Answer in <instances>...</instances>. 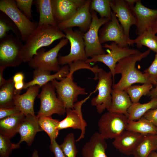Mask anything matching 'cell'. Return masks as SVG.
Returning <instances> with one entry per match:
<instances>
[{"label":"cell","instance_id":"cell-45","mask_svg":"<svg viewBox=\"0 0 157 157\" xmlns=\"http://www.w3.org/2000/svg\"><path fill=\"white\" fill-rule=\"evenodd\" d=\"M151 90L147 96L151 99L157 96V84Z\"/></svg>","mask_w":157,"mask_h":157},{"label":"cell","instance_id":"cell-36","mask_svg":"<svg viewBox=\"0 0 157 157\" xmlns=\"http://www.w3.org/2000/svg\"><path fill=\"white\" fill-rule=\"evenodd\" d=\"M74 134L70 133L68 134L64 139L60 147L65 157H76L78 153Z\"/></svg>","mask_w":157,"mask_h":157},{"label":"cell","instance_id":"cell-49","mask_svg":"<svg viewBox=\"0 0 157 157\" xmlns=\"http://www.w3.org/2000/svg\"><path fill=\"white\" fill-rule=\"evenodd\" d=\"M31 157H39L38 152L37 150H34Z\"/></svg>","mask_w":157,"mask_h":157},{"label":"cell","instance_id":"cell-26","mask_svg":"<svg viewBox=\"0 0 157 157\" xmlns=\"http://www.w3.org/2000/svg\"><path fill=\"white\" fill-rule=\"evenodd\" d=\"M25 115L22 113L0 120V133L11 138L18 133L19 128Z\"/></svg>","mask_w":157,"mask_h":157},{"label":"cell","instance_id":"cell-10","mask_svg":"<svg viewBox=\"0 0 157 157\" xmlns=\"http://www.w3.org/2000/svg\"><path fill=\"white\" fill-rule=\"evenodd\" d=\"M73 74L69 72L66 77L60 81L55 79L51 82L56 90L57 97L63 103L66 109L73 107L77 102L78 95L88 94L85 88L78 85L74 81L72 78Z\"/></svg>","mask_w":157,"mask_h":157},{"label":"cell","instance_id":"cell-23","mask_svg":"<svg viewBox=\"0 0 157 157\" xmlns=\"http://www.w3.org/2000/svg\"><path fill=\"white\" fill-rule=\"evenodd\" d=\"M107 147L106 139L98 132H95L83 146L81 151L82 157H107Z\"/></svg>","mask_w":157,"mask_h":157},{"label":"cell","instance_id":"cell-11","mask_svg":"<svg viewBox=\"0 0 157 157\" xmlns=\"http://www.w3.org/2000/svg\"><path fill=\"white\" fill-rule=\"evenodd\" d=\"M90 11L92 22L88 30L84 33L83 36L85 45V50L88 58L106 54L99 42V32L100 27L110 20L106 18H99L95 11Z\"/></svg>","mask_w":157,"mask_h":157},{"label":"cell","instance_id":"cell-3","mask_svg":"<svg viewBox=\"0 0 157 157\" xmlns=\"http://www.w3.org/2000/svg\"><path fill=\"white\" fill-rule=\"evenodd\" d=\"M22 42L12 34L0 39V68L5 69L8 67H15L23 62L21 54L24 45Z\"/></svg>","mask_w":157,"mask_h":157},{"label":"cell","instance_id":"cell-50","mask_svg":"<svg viewBox=\"0 0 157 157\" xmlns=\"http://www.w3.org/2000/svg\"><path fill=\"white\" fill-rule=\"evenodd\" d=\"M148 157H157V153L156 151H152L149 155Z\"/></svg>","mask_w":157,"mask_h":157},{"label":"cell","instance_id":"cell-39","mask_svg":"<svg viewBox=\"0 0 157 157\" xmlns=\"http://www.w3.org/2000/svg\"><path fill=\"white\" fill-rule=\"evenodd\" d=\"M144 73L152 81L153 85L157 84V54L151 65L144 70Z\"/></svg>","mask_w":157,"mask_h":157},{"label":"cell","instance_id":"cell-5","mask_svg":"<svg viewBox=\"0 0 157 157\" xmlns=\"http://www.w3.org/2000/svg\"><path fill=\"white\" fill-rule=\"evenodd\" d=\"M0 10L15 24L21 34V40L25 42L38 26V24L28 19L18 8L15 0H1Z\"/></svg>","mask_w":157,"mask_h":157},{"label":"cell","instance_id":"cell-40","mask_svg":"<svg viewBox=\"0 0 157 157\" xmlns=\"http://www.w3.org/2000/svg\"><path fill=\"white\" fill-rule=\"evenodd\" d=\"M21 113L15 105L0 107V120Z\"/></svg>","mask_w":157,"mask_h":157},{"label":"cell","instance_id":"cell-25","mask_svg":"<svg viewBox=\"0 0 157 157\" xmlns=\"http://www.w3.org/2000/svg\"><path fill=\"white\" fill-rule=\"evenodd\" d=\"M33 2L39 13L38 26L43 25L57 26L53 15L51 0H36Z\"/></svg>","mask_w":157,"mask_h":157},{"label":"cell","instance_id":"cell-6","mask_svg":"<svg viewBox=\"0 0 157 157\" xmlns=\"http://www.w3.org/2000/svg\"><path fill=\"white\" fill-rule=\"evenodd\" d=\"M97 76L98 83L95 90L91 93L98 91V93L92 99L91 103L92 105L95 107L97 112L100 114L106 109L108 111L110 110L113 80L111 72L110 71L107 72L102 68L98 73Z\"/></svg>","mask_w":157,"mask_h":157},{"label":"cell","instance_id":"cell-47","mask_svg":"<svg viewBox=\"0 0 157 157\" xmlns=\"http://www.w3.org/2000/svg\"><path fill=\"white\" fill-rule=\"evenodd\" d=\"M138 0H125V1L128 5L130 8L133 6Z\"/></svg>","mask_w":157,"mask_h":157},{"label":"cell","instance_id":"cell-30","mask_svg":"<svg viewBox=\"0 0 157 157\" xmlns=\"http://www.w3.org/2000/svg\"><path fill=\"white\" fill-rule=\"evenodd\" d=\"M19 94L15 90L13 79L6 80L0 86V107L15 105V97Z\"/></svg>","mask_w":157,"mask_h":157},{"label":"cell","instance_id":"cell-7","mask_svg":"<svg viewBox=\"0 0 157 157\" xmlns=\"http://www.w3.org/2000/svg\"><path fill=\"white\" fill-rule=\"evenodd\" d=\"M41 88V92L38 96L40 99V104L36 116L37 117L51 116L55 114L60 116L64 115L66 108L57 97L55 88L51 82L44 85Z\"/></svg>","mask_w":157,"mask_h":157},{"label":"cell","instance_id":"cell-12","mask_svg":"<svg viewBox=\"0 0 157 157\" xmlns=\"http://www.w3.org/2000/svg\"><path fill=\"white\" fill-rule=\"evenodd\" d=\"M63 31L65 35V38L70 42V49L68 54L59 56L58 61L59 65H65L78 61L85 62L88 58L85 50L84 33L77 30L74 31L72 28L65 29Z\"/></svg>","mask_w":157,"mask_h":157},{"label":"cell","instance_id":"cell-33","mask_svg":"<svg viewBox=\"0 0 157 157\" xmlns=\"http://www.w3.org/2000/svg\"><path fill=\"white\" fill-rule=\"evenodd\" d=\"M153 85L149 83H143L141 85H131L124 89L132 103L139 102L143 95L147 96L153 88Z\"/></svg>","mask_w":157,"mask_h":157},{"label":"cell","instance_id":"cell-42","mask_svg":"<svg viewBox=\"0 0 157 157\" xmlns=\"http://www.w3.org/2000/svg\"><path fill=\"white\" fill-rule=\"evenodd\" d=\"M143 116L157 127V108L149 110Z\"/></svg>","mask_w":157,"mask_h":157},{"label":"cell","instance_id":"cell-27","mask_svg":"<svg viewBox=\"0 0 157 157\" xmlns=\"http://www.w3.org/2000/svg\"><path fill=\"white\" fill-rule=\"evenodd\" d=\"M153 151H157V134H148L144 135L133 155L134 157H148Z\"/></svg>","mask_w":157,"mask_h":157},{"label":"cell","instance_id":"cell-2","mask_svg":"<svg viewBox=\"0 0 157 157\" xmlns=\"http://www.w3.org/2000/svg\"><path fill=\"white\" fill-rule=\"evenodd\" d=\"M66 35L58 26L43 25L38 26L31 34L24 44L21 54L23 62H28L43 47L49 46Z\"/></svg>","mask_w":157,"mask_h":157},{"label":"cell","instance_id":"cell-16","mask_svg":"<svg viewBox=\"0 0 157 157\" xmlns=\"http://www.w3.org/2000/svg\"><path fill=\"white\" fill-rule=\"evenodd\" d=\"M136 21V34L139 35L151 28L157 19V9H152L143 5L141 1L138 0L131 8Z\"/></svg>","mask_w":157,"mask_h":157},{"label":"cell","instance_id":"cell-17","mask_svg":"<svg viewBox=\"0 0 157 157\" xmlns=\"http://www.w3.org/2000/svg\"><path fill=\"white\" fill-rule=\"evenodd\" d=\"M86 0H51L53 14L58 25L72 17Z\"/></svg>","mask_w":157,"mask_h":157},{"label":"cell","instance_id":"cell-38","mask_svg":"<svg viewBox=\"0 0 157 157\" xmlns=\"http://www.w3.org/2000/svg\"><path fill=\"white\" fill-rule=\"evenodd\" d=\"M33 1V0H15L17 7L30 20L33 19L31 7Z\"/></svg>","mask_w":157,"mask_h":157},{"label":"cell","instance_id":"cell-22","mask_svg":"<svg viewBox=\"0 0 157 157\" xmlns=\"http://www.w3.org/2000/svg\"><path fill=\"white\" fill-rule=\"evenodd\" d=\"M40 86L34 85L29 87L26 92L22 94H18L15 98L14 105L25 115L35 116L34 109L35 99L39 94Z\"/></svg>","mask_w":157,"mask_h":157},{"label":"cell","instance_id":"cell-24","mask_svg":"<svg viewBox=\"0 0 157 157\" xmlns=\"http://www.w3.org/2000/svg\"><path fill=\"white\" fill-rule=\"evenodd\" d=\"M112 101L109 111L123 114L128 117V110L132 103L124 90L112 89Z\"/></svg>","mask_w":157,"mask_h":157},{"label":"cell","instance_id":"cell-15","mask_svg":"<svg viewBox=\"0 0 157 157\" xmlns=\"http://www.w3.org/2000/svg\"><path fill=\"white\" fill-rule=\"evenodd\" d=\"M92 0H87L77 10L71 18L58 25L61 31L72 28L78 27L82 33L87 32L92 22V16L90 6Z\"/></svg>","mask_w":157,"mask_h":157},{"label":"cell","instance_id":"cell-18","mask_svg":"<svg viewBox=\"0 0 157 157\" xmlns=\"http://www.w3.org/2000/svg\"><path fill=\"white\" fill-rule=\"evenodd\" d=\"M110 7L120 22L125 34L129 37L131 27L136 25V19L131 8L124 0H111Z\"/></svg>","mask_w":157,"mask_h":157},{"label":"cell","instance_id":"cell-21","mask_svg":"<svg viewBox=\"0 0 157 157\" xmlns=\"http://www.w3.org/2000/svg\"><path fill=\"white\" fill-rule=\"evenodd\" d=\"M69 72L68 65H64L55 74H51L49 71L36 69L33 71V79L29 82L25 83L24 89H27L29 87L37 85L40 88L53 80L60 81L66 77Z\"/></svg>","mask_w":157,"mask_h":157},{"label":"cell","instance_id":"cell-43","mask_svg":"<svg viewBox=\"0 0 157 157\" xmlns=\"http://www.w3.org/2000/svg\"><path fill=\"white\" fill-rule=\"evenodd\" d=\"M24 76L23 74L19 72L15 74L13 77V79L14 83L23 81Z\"/></svg>","mask_w":157,"mask_h":157},{"label":"cell","instance_id":"cell-28","mask_svg":"<svg viewBox=\"0 0 157 157\" xmlns=\"http://www.w3.org/2000/svg\"><path fill=\"white\" fill-rule=\"evenodd\" d=\"M157 108V96L151 99L147 103H132L127 111L129 121L138 120L149 110Z\"/></svg>","mask_w":157,"mask_h":157},{"label":"cell","instance_id":"cell-19","mask_svg":"<svg viewBox=\"0 0 157 157\" xmlns=\"http://www.w3.org/2000/svg\"><path fill=\"white\" fill-rule=\"evenodd\" d=\"M42 131L36 116L31 115H25L18 131L20 135V140L17 143L13 144V149L18 148L23 142H25L28 147L30 146L36 134Z\"/></svg>","mask_w":157,"mask_h":157},{"label":"cell","instance_id":"cell-31","mask_svg":"<svg viewBox=\"0 0 157 157\" xmlns=\"http://www.w3.org/2000/svg\"><path fill=\"white\" fill-rule=\"evenodd\" d=\"M150 28L145 31L134 39H131V46L135 44L138 48L140 49L143 46L148 48L157 54V35Z\"/></svg>","mask_w":157,"mask_h":157},{"label":"cell","instance_id":"cell-14","mask_svg":"<svg viewBox=\"0 0 157 157\" xmlns=\"http://www.w3.org/2000/svg\"><path fill=\"white\" fill-rule=\"evenodd\" d=\"M91 94V93L86 98L77 101L72 108H66V117L63 120L59 121L58 126L59 131L68 128L81 130L80 135L76 140V142L79 141L85 137L87 124L83 118L81 108L83 104L88 100Z\"/></svg>","mask_w":157,"mask_h":157},{"label":"cell","instance_id":"cell-41","mask_svg":"<svg viewBox=\"0 0 157 157\" xmlns=\"http://www.w3.org/2000/svg\"><path fill=\"white\" fill-rule=\"evenodd\" d=\"M50 142V149L53 153L55 157H65L60 145L58 144L56 140Z\"/></svg>","mask_w":157,"mask_h":157},{"label":"cell","instance_id":"cell-20","mask_svg":"<svg viewBox=\"0 0 157 157\" xmlns=\"http://www.w3.org/2000/svg\"><path fill=\"white\" fill-rule=\"evenodd\" d=\"M144 135L137 133L126 130L114 139L112 144L119 151L125 155H133Z\"/></svg>","mask_w":157,"mask_h":157},{"label":"cell","instance_id":"cell-32","mask_svg":"<svg viewBox=\"0 0 157 157\" xmlns=\"http://www.w3.org/2000/svg\"><path fill=\"white\" fill-rule=\"evenodd\" d=\"M38 118L41 129L47 133L50 138V142L55 140L59 134L58 126L60 121L53 119L51 116H42Z\"/></svg>","mask_w":157,"mask_h":157},{"label":"cell","instance_id":"cell-34","mask_svg":"<svg viewBox=\"0 0 157 157\" xmlns=\"http://www.w3.org/2000/svg\"><path fill=\"white\" fill-rule=\"evenodd\" d=\"M11 31L16 36L21 39L20 33L14 22L4 13H0V39L7 35V32Z\"/></svg>","mask_w":157,"mask_h":157},{"label":"cell","instance_id":"cell-13","mask_svg":"<svg viewBox=\"0 0 157 157\" xmlns=\"http://www.w3.org/2000/svg\"><path fill=\"white\" fill-rule=\"evenodd\" d=\"M99 34L101 44L111 41L121 47H127L131 45V39L125 34L115 14L113 11L111 19L99 30Z\"/></svg>","mask_w":157,"mask_h":157},{"label":"cell","instance_id":"cell-1","mask_svg":"<svg viewBox=\"0 0 157 157\" xmlns=\"http://www.w3.org/2000/svg\"><path fill=\"white\" fill-rule=\"evenodd\" d=\"M150 51L148 49L143 52L131 55L120 60L116 65L115 73V75L120 74L121 76L117 83L113 85L112 89L124 90L135 83H149L153 85L152 81L135 67L136 63L147 57Z\"/></svg>","mask_w":157,"mask_h":157},{"label":"cell","instance_id":"cell-44","mask_svg":"<svg viewBox=\"0 0 157 157\" xmlns=\"http://www.w3.org/2000/svg\"><path fill=\"white\" fill-rule=\"evenodd\" d=\"M24 81L14 83V87L16 91L20 94L21 91L24 89Z\"/></svg>","mask_w":157,"mask_h":157},{"label":"cell","instance_id":"cell-8","mask_svg":"<svg viewBox=\"0 0 157 157\" xmlns=\"http://www.w3.org/2000/svg\"><path fill=\"white\" fill-rule=\"evenodd\" d=\"M69 42L66 38L61 39L59 42L49 50L45 51V49L41 48L38 51V54L34 56L32 60L28 62L31 68L57 72L61 68L58 58L60 49L66 45Z\"/></svg>","mask_w":157,"mask_h":157},{"label":"cell","instance_id":"cell-4","mask_svg":"<svg viewBox=\"0 0 157 157\" xmlns=\"http://www.w3.org/2000/svg\"><path fill=\"white\" fill-rule=\"evenodd\" d=\"M128 122L124 115L108 111L98 121V132L105 139H114L126 130Z\"/></svg>","mask_w":157,"mask_h":157},{"label":"cell","instance_id":"cell-46","mask_svg":"<svg viewBox=\"0 0 157 157\" xmlns=\"http://www.w3.org/2000/svg\"><path fill=\"white\" fill-rule=\"evenodd\" d=\"M4 69L3 68H0V86L4 84L6 81L3 77V73Z\"/></svg>","mask_w":157,"mask_h":157},{"label":"cell","instance_id":"cell-9","mask_svg":"<svg viewBox=\"0 0 157 157\" xmlns=\"http://www.w3.org/2000/svg\"><path fill=\"white\" fill-rule=\"evenodd\" d=\"M102 47L103 48L107 49L108 53L88 58L85 62L89 64L100 62L105 64L109 68L112 74L113 81L115 75V68L117 63L122 58L140 52L138 49L129 47H120L114 42H112L110 44L105 43L102 45Z\"/></svg>","mask_w":157,"mask_h":157},{"label":"cell","instance_id":"cell-48","mask_svg":"<svg viewBox=\"0 0 157 157\" xmlns=\"http://www.w3.org/2000/svg\"><path fill=\"white\" fill-rule=\"evenodd\" d=\"M151 30L155 34L157 33V19L153 24L151 28Z\"/></svg>","mask_w":157,"mask_h":157},{"label":"cell","instance_id":"cell-37","mask_svg":"<svg viewBox=\"0 0 157 157\" xmlns=\"http://www.w3.org/2000/svg\"><path fill=\"white\" fill-rule=\"evenodd\" d=\"M13 149L10 138L0 133V157H9Z\"/></svg>","mask_w":157,"mask_h":157},{"label":"cell","instance_id":"cell-35","mask_svg":"<svg viewBox=\"0 0 157 157\" xmlns=\"http://www.w3.org/2000/svg\"><path fill=\"white\" fill-rule=\"evenodd\" d=\"M111 0H92L90 5V10L97 12L100 18L110 19L112 11L110 7Z\"/></svg>","mask_w":157,"mask_h":157},{"label":"cell","instance_id":"cell-29","mask_svg":"<svg viewBox=\"0 0 157 157\" xmlns=\"http://www.w3.org/2000/svg\"><path fill=\"white\" fill-rule=\"evenodd\" d=\"M126 130L144 135L150 134H157V127L143 116L138 121H129Z\"/></svg>","mask_w":157,"mask_h":157}]
</instances>
